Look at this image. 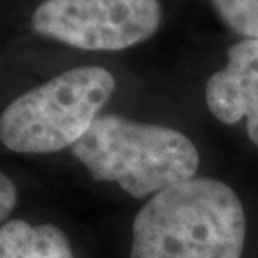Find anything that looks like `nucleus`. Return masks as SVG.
I'll list each match as a JSON object with an SVG mask.
<instances>
[{"label": "nucleus", "mask_w": 258, "mask_h": 258, "mask_svg": "<svg viewBox=\"0 0 258 258\" xmlns=\"http://www.w3.org/2000/svg\"><path fill=\"white\" fill-rule=\"evenodd\" d=\"M218 17L235 34L258 38V0H212Z\"/></svg>", "instance_id": "nucleus-7"}, {"label": "nucleus", "mask_w": 258, "mask_h": 258, "mask_svg": "<svg viewBox=\"0 0 258 258\" xmlns=\"http://www.w3.org/2000/svg\"><path fill=\"white\" fill-rule=\"evenodd\" d=\"M97 182H115L137 200L195 178L200 155L182 132L107 113L70 148Z\"/></svg>", "instance_id": "nucleus-2"}, {"label": "nucleus", "mask_w": 258, "mask_h": 258, "mask_svg": "<svg viewBox=\"0 0 258 258\" xmlns=\"http://www.w3.org/2000/svg\"><path fill=\"white\" fill-rule=\"evenodd\" d=\"M238 195L215 178H190L153 195L135 215L130 258H241Z\"/></svg>", "instance_id": "nucleus-1"}, {"label": "nucleus", "mask_w": 258, "mask_h": 258, "mask_svg": "<svg viewBox=\"0 0 258 258\" xmlns=\"http://www.w3.org/2000/svg\"><path fill=\"white\" fill-rule=\"evenodd\" d=\"M107 69L84 65L14 98L0 113V142L15 153L60 152L84 137L115 92Z\"/></svg>", "instance_id": "nucleus-3"}, {"label": "nucleus", "mask_w": 258, "mask_h": 258, "mask_svg": "<svg viewBox=\"0 0 258 258\" xmlns=\"http://www.w3.org/2000/svg\"><path fill=\"white\" fill-rule=\"evenodd\" d=\"M205 100L222 123L246 117V132L258 147V38H245L228 48L227 65L207 82Z\"/></svg>", "instance_id": "nucleus-5"}, {"label": "nucleus", "mask_w": 258, "mask_h": 258, "mask_svg": "<svg viewBox=\"0 0 258 258\" xmlns=\"http://www.w3.org/2000/svg\"><path fill=\"white\" fill-rule=\"evenodd\" d=\"M17 188L14 182L7 175L0 172V225L5 223V218H9L17 205Z\"/></svg>", "instance_id": "nucleus-8"}, {"label": "nucleus", "mask_w": 258, "mask_h": 258, "mask_svg": "<svg viewBox=\"0 0 258 258\" xmlns=\"http://www.w3.org/2000/svg\"><path fill=\"white\" fill-rule=\"evenodd\" d=\"M0 258H74V251L55 225L15 218L0 225Z\"/></svg>", "instance_id": "nucleus-6"}, {"label": "nucleus", "mask_w": 258, "mask_h": 258, "mask_svg": "<svg viewBox=\"0 0 258 258\" xmlns=\"http://www.w3.org/2000/svg\"><path fill=\"white\" fill-rule=\"evenodd\" d=\"M162 17L158 0H42L30 25L65 45L115 52L153 37Z\"/></svg>", "instance_id": "nucleus-4"}]
</instances>
